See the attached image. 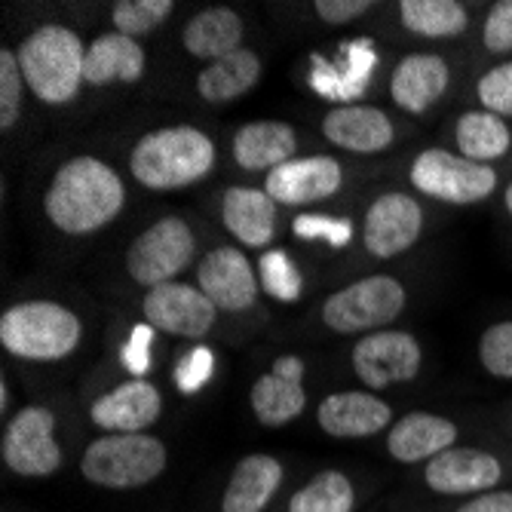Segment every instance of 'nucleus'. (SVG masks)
I'll return each instance as SVG.
<instances>
[{
  "mask_svg": "<svg viewBox=\"0 0 512 512\" xmlns=\"http://www.w3.org/2000/svg\"><path fill=\"white\" fill-rule=\"evenodd\" d=\"M316 424L332 439H371L393 427V408L371 390H341L319 402Z\"/></svg>",
  "mask_w": 512,
  "mask_h": 512,
  "instance_id": "a211bd4d",
  "label": "nucleus"
},
{
  "mask_svg": "<svg viewBox=\"0 0 512 512\" xmlns=\"http://www.w3.org/2000/svg\"><path fill=\"white\" fill-rule=\"evenodd\" d=\"M261 71H264V65L255 50H237V53L206 65L197 74V92L209 105H227V102L246 96L249 89H255L261 80Z\"/></svg>",
  "mask_w": 512,
  "mask_h": 512,
  "instance_id": "bb28decb",
  "label": "nucleus"
},
{
  "mask_svg": "<svg viewBox=\"0 0 512 512\" xmlns=\"http://www.w3.org/2000/svg\"><path fill=\"white\" fill-rule=\"evenodd\" d=\"M482 46L494 56L512 53V0H500L488 10L482 25Z\"/></svg>",
  "mask_w": 512,
  "mask_h": 512,
  "instance_id": "c9c22d12",
  "label": "nucleus"
},
{
  "mask_svg": "<svg viewBox=\"0 0 512 512\" xmlns=\"http://www.w3.org/2000/svg\"><path fill=\"white\" fill-rule=\"evenodd\" d=\"M451 83V68L436 53L402 56L390 74V96L408 114L430 111Z\"/></svg>",
  "mask_w": 512,
  "mask_h": 512,
  "instance_id": "4be33fe9",
  "label": "nucleus"
},
{
  "mask_svg": "<svg viewBox=\"0 0 512 512\" xmlns=\"http://www.w3.org/2000/svg\"><path fill=\"white\" fill-rule=\"evenodd\" d=\"M371 7V0H316L313 10L322 22L329 25H347V22H356L362 19Z\"/></svg>",
  "mask_w": 512,
  "mask_h": 512,
  "instance_id": "e433bc0d",
  "label": "nucleus"
},
{
  "mask_svg": "<svg viewBox=\"0 0 512 512\" xmlns=\"http://www.w3.org/2000/svg\"><path fill=\"white\" fill-rule=\"evenodd\" d=\"M476 99L482 111L512 120V59L488 68L476 83Z\"/></svg>",
  "mask_w": 512,
  "mask_h": 512,
  "instance_id": "f704fd0d",
  "label": "nucleus"
},
{
  "mask_svg": "<svg viewBox=\"0 0 512 512\" xmlns=\"http://www.w3.org/2000/svg\"><path fill=\"white\" fill-rule=\"evenodd\" d=\"M212 353L209 350H194L188 359H184L181 365H178V387L184 390V393H194V390H200L206 381H209V375H212Z\"/></svg>",
  "mask_w": 512,
  "mask_h": 512,
  "instance_id": "4c0bfd02",
  "label": "nucleus"
},
{
  "mask_svg": "<svg viewBox=\"0 0 512 512\" xmlns=\"http://www.w3.org/2000/svg\"><path fill=\"white\" fill-rule=\"evenodd\" d=\"M249 405H252L255 421L267 430H283L295 424L307 408L304 359L295 353L279 356L270 371L255 378L249 390Z\"/></svg>",
  "mask_w": 512,
  "mask_h": 512,
  "instance_id": "2eb2a0df",
  "label": "nucleus"
},
{
  "mask_svg": "<svg viewBox=\"0 0 512 512\" xmlns=\"http://www.w3.org/2000/svg\"><path fill=\"white\" fill-rule=\"evenodd\" d=\"M399 22L427 40H451L470 28V13L457 0H402Z\"/></svg>",
  "mask_w": 512,
  "mask_h": 512,
  "instance_id": "c85d7f7f",
  "label": "nucleus"
},
{
  "mask_svg": "<svg viewBox=\"0 0 512 512\" xmlns=\"http://www.w3.org/2000/svg\"><path fill=\"white\" fill-rule=\"evenodd\" d=\"M344 166L335 157L313 154L295 157L279 169L267 172L264 191L276 200V206H313L329 200L341 191Z\"/></svg>",
  "mask_w": 512,
  "mask_h": 512,
  "instance_id": "f3484780",
  "label": "nucleus"
},
{
  "mask_svg": "<svg viewBox=\"0 0 512 512\" xmlns=\"http://www.w3.org/2000/svg\"><path fill=\"white\" fill-rule=\"evenodd\" d=\"M56 414L46 405H25L7 417L0 460L19 479H50L62 470L65 448L56 436Z\"/></svg>",
  "mask_w": 512,
  "mask_h": 512,
  "instance_id": "0eeeda50",
  "label": "nucleus"
},
{
  "mask_svg": "<svg viewBox=\"0 0 512 512\" xmlns=\"http://www.w3.org/2000/svg\"><path fill=\"white\" fill-rule=\"evenodd\" d=\"M215 142L197 126H163L132 145L129 172L148 191H181L215 169Z\"/></svg>",
  "mask_w": 512,
  "mask_h": 512,
  "instance_id": "f03ea898",
  "label": "nucleus"
},
{
  "mask_svg": "<svg viewBox=\"0 0 512 512\" xmlns=\"http://www.w3.org/2000/svg\"><path fill=\"white\" fill-rule=\"evenodd\" d=\"M175 4L172 0H120L114 4V31L126 34V37H145L151 31H157L169 16H172Z\"/></svg>",
  "mask_w": 512,
  "mask_h": 512,
  "instance_id": "7c9ffc66",
  "label": "nucleus"
},
{
  "mask_svg": "<svg viewBox=\"0 0 512 512\" xmlns=\"http://www.w3.org/2000/svg\"><path fill=\"white\" fill-rule=\"evenodd\" d=\"M194 255L197 237L191 224L178 215H166L132 240L126 249V273L132 276V283L157 289L175 283V276L191 267Z\"/></svg>",
  "mask_w": 512,
  "mask_h": 512,
  "instance_id": "1a4fd4ad",
  "label": "nucleus"
},
{
  "mask_svg": "<svg viewBox=\"0 0 512 512\" xmlns=\"http://www.w3.org/2000/svg\"><path fill=\"white\" fill-rule=\"evenodd\" d=\"M506 479H509L506 460L482 445H454L439 457H433L430 463H424L421 470V482L427 485V491H433L436 497H460V500L506 488Z\"/></svg>",
  "mask_w": 512,
  "mask_h": 512,
  "instance_id": "9d476101",
  "label": "nucleus"
},
{
  "mask_svg": "<svg viewBox=\"0 0 512 512\" xmlns=\"http://www.w3.org/2000/svg\"><path fill=\"white\" fill-rule=\"evenodd\" d=\"M25 74L19 65V56L13 50H0V129L10 132L25 108Z\"/></svg>",
  "mask_w": 512,
  "mask_h": 512,
  "instance_id": "473e14b6",
  "label": "nucleus"
},
{
  "mask_svg": "<svg viewBox=\"0 0 512 512\" xmlns=\"http://www.w3.org/2000/svg\"><path fill=\"white\" fill-rule=\"evenodd\" d=\"M451 512H512V488H497L470 500H460Z\"/></svg>",
  "mask_w": 512,
  "mask_h": 512,
  "instance_id": "58836bf2",
  "label": "nucleus"
},
{
  "mask_svg": "<svg viewBox=\"0 0 512 512\" xmlns=\"http://www.w3.org/2000/svg\"><path fill=\"white\" fill-rule=\"evenodd\" d=\"M414 191L448 206H476L497 191V169L473 163L448 148H427L408 169Z\"/></svg>",
  "mask_w": 512,
  "mask_h": 512,
  "instance_id": "6e6552de",
  "label": "nucleus"
},
{
  "mask_svg": "<svg viewBox=\"0 0 512 512\" xmlns=\"http://www.w3.org/2000/svg\"><path fill=\"white\" fill-rule=\"evenodd\" d=\"M454 145H457V154L467 157L473 163H497L500 157L509 154L512 148V132H509V123L497 114H488V111H467L460 114L457 123H454Z\"/></svg>",
  "mask_w": 512,
  "mask_h": 512,
  "instance_id": "cd10ccee",
  "label": "nucleus"
},
{
  "mask_svg": "<svg viewBox=\"0 0 512 512\" xmlns=\"http://www.w3.org/2000/svg\"><path fill=\"white\" fill-rule=\"evenodd\" d=\"M322 135L350 154H381L393 145V120L375 105H344L332 108L322 120Z\"/></svg>",
  "mask_w": 512,
  "mask_h": 512,
  "instance_id": "412c9836",
  "label": "nucleus"
},
{
  "mask_svg": "<svg viewBox=\"0 0 512 512\" xmlns=\"http://www.w3.org/2000/svg\"><path fill=\"white\" fill-rule=\"evenodd\" d=\"M479 365L497 381H512V319L494 322L479 335Z\"/></svg>",
  "mask_w": 512,
  "mask_h": 512,
  "instance_id": "72a5a7b5",
  "label": "nucleus"
},
{
  "mask_svg": "<svg viewBox=\"0 0 512 512\" xmlns=\"http://www.w3.org/2000/svg\"><path fill=\"white\" fill-rule=\"evenodd\" d=\"M286 485V463L276 454L255 451L234 463L221 491V512H267Z\"/></svg>",
  "mask_w": 512,
  "mask_h": 512,
  "instance_id": "aec40b11",
  "label": "nucleus"
},
{
  "mask_svg": "<svg viewBox=\"0 0 512 512\" xmlns=\"http://www.w3.org/2000/svg\"><path fill=\"white\" fill-rule=\"evenodd\" d=\"M142 313L154 332H163L169 338L200 341L215 329L218 307L200 292V286L188 283H166L157 289H148L142 298Z\"/></svg>",
  "mask_w": 512,
  "mask_h": 512,
  "instance_id": "f8f14e48",
  "label": "nucleus"
},
{
  "mask_svg": "<svg viewBox=\"0 0 512 512\" xmlns=\"http://www.w3.org/2000/svg\"><path fill=\"white\" fill-rule=\"evenodd\" d=\"M200 292L227 313H243L255 307L261 295V279L252 261L237 246H215L197 264Z\"/></svg>",
  "mask_w": 512,
  "mask_h": 512,
  "instance_id": "4468645a",
  "label": "nucleus"
},
{
  "mask_svg": "<svg viewBox=\"0 0 512 512\" xmlns=\"http://www.w3.org/2000/svg\"><path fill=\"white\" fill-rule=\"evenodd\" d=\"M503 206H506V212L512 215V181H509V188H506V194H503Z\"/></svg>",
  "mask_w": 512,
  "mask_h": 512,
  "instance_id": "a19ab883",
  "label": "nucleus"
},
{
  "mask_svg": "<svg viewBox=\"0 0 512 512\" xmlns=\"http://www.w3.org/2000/svg\"><path fill=\"white\" fill-rule=\"evenodd\" d=\"M279 206L267 191L227 188L221 197V221L227 234L246 249H264L276 237Z\"/></svg>",
  "mask_w": 512,
  "mask_h": 512,
  "instance_id": "5701e85b",
  "label": "nucleus"
},
{
  "mask_svg": "<svg viewBox=\"0 0 512 512\" xmlns=\"http://www.w3.org/2000/svg\"><path fill=\"white\" fill-rule=\"evenodd\" d=\"M356 378L365 390L378 393L396 384H408L421 375L424 350L411 332L402 329H381L362 335L350 353Z\"/></svg>",
  "mask_w": 512,
  "mask_h": 512,
  "instance_id": "9b49d317",
  "label": "nucleus"
},
{
  "mask_svg": "<svg viewBox=\"0 0 512 512\" xmlns=\"http://www.w3.org/2000/svg\"><path fill=\"white\" fill-rule=\"evenodd\" d=\"M359 491L344 470H319L292 497L289 512H356Z\"/></svg>",
  "mask_w": 512,
  "mask_h": 512,
  "instance_id": "c756f323",
  "label": "nucleus"
},
{
  "mask_svg": "<svg viewBox=\"0 0 512 512\" xmlns=\"http://www.w3.org/2000/svg\"><path fill=\"white\" fill-rule=\"evenodd\" d=\"M126 206V184L117 169L99 157L62 163L43 197V212L68 237H89L108 227Z\"/></svg>",
  "mask_w": 512,
  "mask_h": 512,
  "instance_id": "f257e3e1",
  "label": "nucleus"
},
{
  "mask_svg": "<svg viewBox=\"0 0 512 512\" xmlns=\"http://www.w3.org/2000/svg\"><path fill=\"white\" fill-rule=\"evenodd\" d=\"M408 304V292L390 273H371L338 289L322 304V322L335 335H371L393 325Z\"/></svg>",
  "mask_w": 512,
  "mask_h": 512,
  "instance_id": "423d86ee",
  "label": "nucleus"
},
{
  "mask_svg": "<svg viewBox=\"0 0 512 512\" xmlns=\"http://www.w3.org/2000/svg\"><path fill=\"white\" fill-rule=\"evenodd\" d=\"M83 341L80 316L56 301H22L0 316V344L16 359L59 362Z\"/></svg>",
  "mask_w": 512,
  "mask_h": 512,
  "instance_id": "39448f33",
  "label": "nucleus"
},
{
  "mask_svg": "<svg viewBox=\"0 0 512 512\" xmlns=\"http://www.w3.org/2000/svg\"><path fill=\"white\" fill-rule=\"evenodd\" d=\"M243 34L246 25L237 10L230 7H209L200 10L181 31V46L188 50L194 59H206L209 65L243 50Z\"/></svg>",
  "mask_w": 512,
  "mask_h": 512,
  "instance_id": "a878e982",
  "label": "nucleus"
},
{
  "mask_svg": "<svg viewBox=\"0 0 512 512\" xmlns=\"http://www.w3.org/2000/svg\"><path fill=\"white\" fill-rule=\"evenodd\" d=\"M148 71V56L142 43L120 31H108L96 37L86 50L83 80L86 86H114V83H138Z\"/></svg>",
  "mask_w": 512,
  "mask_h": 512,
  "instance_id": "393cba45",
  "label": "nucleus"
},
{
  "mask_svg": "<svg viewBox=\"0 0 512 512\" xmlns=\"http://www.w3.org/2000/svg\"><path fill=\"white\" fill-rule=\"evenodd\" d=\"M230 151H234L237 166L246 172H273L295 160L298 135L295 126L283 120H252L237 129Z\"/></svg>",
  "mask_w": 512,
  "mask_h": 512,
  "instance_id": "b1692460",
  "label": "nucleus"
},
{
  "mask_svg": "<svg viewBox=\"0 0 512 512\" xmlns=\"http://www.w3.org/2000/svg\"><path fill=\"white\" fill-rule=\"evenodd\" d=\"M86 50L89 46L80 40V34L65 25L34 28L16 53L31 96L43 105L74 102L86 86Z\"/></svg>",
  "mask_w": 512,
  "mask_h": 512,
  "instance_id": "7ed1b4c3",
  "label": "nucleus"
},
{
  "mask_svg": "<svg viewBox=\"0 0 512 512\" xmlns=\"http://www.w3.org/2000/svg\"><path fill=\"white\" fill-rule=\"evenodd\" d=\"M454 445H460V427L436 411H411L387 430V454L402 467H424Z\"/></svg>",
  "mask_w": 512,
  "mask_h": 512,
  "instance_id": "6ab92c4d",
  "label": "nucleus"
},
{
  "mask_svg": "<svg viewBox=\"0 0 512 512\" xmlns=\"http://www.w3.org/2000/svg\"><path fill=\"white\" fill-rule=\"evenodd\" d=\"M424 234V209L411 194L390 191L368 206L362 221V246L375 258H399Z\"/></svg>",
  "mask_w": 512,
  "mask_h": 512,
  "instance_id": "ddd939ff",
  "label": "nucleus"
},
{
  "mask_svg": "<svg viewBox=\"0 0 512 512\" xmlns=\"http://www.w3.org/2000/svg\"><path fill=\"white\" fill-rule=\"evenodd\" d=\"M169 467V448L154 433H102L80 454V476L102 491H138Z\"/></svg>",
  "mask_w": 512,
  "mask_h": 512,
  "instance_id": "20e7f679",
  "label": "nucleus"
},
{
  "mask_svg": "<svg viewBox=\"0 0 512 512\" xmlns=\"http://www.w3.org/2000/svg\"><path fill=\"white\" fill-rule=\"evenodd\" d=\"M0 411L10 414V384H7V378L0 381Z\"/></svg>",
  "mask_w": 512,
  "mask_h": 512,
  "instance_id": "ea45409f",
  "label": "nucleus"
},
{
  "mask_svg": "<svg viewBox=\"0 0 512 512\" xmlns=\"http://www.w3.org/2000/svg\"><path fill=\"white\" fill-rule=\"evenodd\" d=\"M258 279L270 298L276 301H298L304 292V276L295 267V261L283 249H270L258 261Z\"/></svg>",
  "mask_w": 512,
  "mask_h": 512,
  "instance_id": "2f4dec72",
  "label": "nucleus"
},
{
  "mask_svg": "<svg viewBox=\"0 0 512 512\" xmlns=\"http://www.w3.org/2000/svg\"><path fill=\"white\" fill-rule=\"evenodd\" d=\"M163 414V393L148 378H129L89 405V421L102 433H151Z\"/></svg>",
  "mask_w": 512,
  "mask_h": 512,
  "instance_id": "dca6fc26",
  "label": "nucleus"
}]
</instances>
